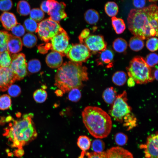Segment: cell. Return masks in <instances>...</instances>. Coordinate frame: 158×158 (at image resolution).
<instances>
[{
	"label": "cell",
	"instance_id": "cell-46",
	"mask_svg": "<svg viewBox=\"0 0 158 158\" xmlns=\"http://www.w3.org/2000/svg\"><path fill=\"white\" fill-rule=\"evenodd\" d=\"M85 155L87 156V158H108L107 153L104 152H86Z\"/></svg>",
	"mask_w": 158,
	"mask_h": 158
},
{
	"label": "cell",
	"instance_id": "cell-20",
	"mask_svg": "<svg viewBox=\"0 0 158 158\" xmlns=\"http://www.w3.org/2000/svg\"><path fill=\"white\" fill-rule=\"evenodd\" d=\"M77 145L82 151L80 156L84 157L86 151L90 149L91 146L90 140L86 135H80L78 139Z\"/></svg>",
	"mask_w": 158,
	"mask_h": 158
},
{
	"label": "cell",
	"instance_id": "cell-53",
	"mask_svg": "<svg viewBox=\"0 0 158 158\" xmlns=\"http://www.w3.org/2000/svg\"><path fill=\"white\" fill-rule=\"evenodd\" d=\"M5 123V118L1 117L0 118V125H3Z\"/></svg>",
	"mask_w": 158,
	"mask_h": 158
},
{
	"label": "cell",
	"instance_id": "cell-6",
	"mask_svg": "<svg viewBox=\"0 0 158 158\" xmlns=\"http://www.w3.org/2000/svg\"><path fill=\"white\" fill-rule=\"evenodd\" d=\"M127 93L124 91L117 97L109 112V115L116 121L123 122L124 117L131 113L132 109L127 102Z\"/></svg>",
	"mask_w": 158,
	"mask_h": 158
},
{
	"label": "cell",
	"instance_id": "cell-33",
	"mask_svg": "<svg viewBox=\"0 0 158 158\" xmlns=\"http://www.w3.org/2000/svg\"><path fill=\"white\" fill-rule=\"evenodd\" d=\"M47 94L44 89H39L35 91L33 94L34 100L38 103H42L46 100Z\"/></svg>",
	"mask_w": 158,
	"mask_h": 158
},
{
	"label": "cell",
	"instance_id": "cell-35",
	"mask_svg": "<svg viewBox=\"0 0 158 158\" xmlns=\"http://www.w3.org/2000/svg\"><path fill=\"white\" fill-rule=\"evenodd\" d=\"M30 18L37 22L42 20L44 17V12L38 8L32 9L30 10Z\"/></svg>",
	"mask_w": 158,
	"mask_h": 158
},
{
	"label": "cell",
	"instance_id": "cell-50",
	"mask_svg": "<svg viewBox=\"0 0 158 158\" xmlns=\"http://www.w3.org/2000/svg\"><path fill=\"white\" fill-rule=\"evenodd\" d=\"M127 83L128 87H132L135 85V82L132 78L129 77L127 80Z\"/></svg>",
	"mask_w": 158,
	"mask_h": 158
},
{
	"label": "cell",
	"instance_id": "cell-13",
	"mask_svg": "<svg viewBox=\"0 0 158 158\" xmlns=\"http://www.w3.org/2000/svg\"><path fill=\"white\" fill-rule=\"evenodd\" d=\"M16 80L15 75L9 67H0V91H6Z\"/></svg>",
	"mask_w": 158,
	"mask_h": 158
},
{
	"label": "cell",
	"instance_id": "cell-31",
	"mask_svg": "<svg viewBox=\"0 0 158 158\" xmlns=\"http://www.w3.org/2000/svg\"><path fill=\"white\" fill-rule=\"evenodd\" d=\"M41 63L38 59H34L30 60L27 64V70L31 73L39 72L41 68Z\"/></svg>",
	"mask_w": 158,
	"mask_h": 158
},
{
	"label": "cell",
	"instance_id": "cell-38",
	"mask_svg": "<svg viewBox=\"0 0 158 158\" xmlns=\"http://www.w3.org/2000/svg\"><path fill=\"white\" fill-rule=\"evenodd\" d=\"M68 92V98L70 101L77 102L80 99L81 97V93L79 89L73 88Z\"/></svg>",
	"mask_w": 158,
	"mask_h": 158
},
{
	"label": "cell",
	"instance_id": "cell-3",
	"mask_svg": "<svg viewBox=\"0 0 158 158\" xmlns=\"http://www.w3.org/2000/svg\"><path fill=\"white\" fill-rule=\"evenodd\" d=\"M87 70L82 63L66 62L58 68L55 75L54 85L63 93L73 88L79 89L83 86V82L88 80Z\"/></svg>",
	"mask_w": 158,
	"mask_h": 158
},
{
	"label": "cell",
	"instance_id": "cell-4",
	"mask_svg": "<svg viewBox=\"0 0 158 158\" xmlns=\"http://www.w3.org/2000/svg\"><path fill=\"white\" fill-rule=\"evenodd\" d=\"M83 122L90 133L98 139L107 137L112 127L110 115L101 108L88 106L82 112Z\"/></svg>",
	"mask_w": 158,
	"mask_h": 158
},
{
	"label": "cell",
	"instance_id": "cell-14",
	"mask_svg": "<svg viewBox=\"0 0 158 158\" xmlns=\"http://www.w3.org/2000/svg\"><path fill=\"white\" fill-rule=\"evenodd\" d=\"M66 6V5L64 2H59L56 0L50 8L48 13L50 16L49 18L58 23L66 18L67 15L65 11Z\"/></svg>",
	"mask_w": 158,
	"mask_h": 158
},
{
	"label": "cell",
	"instance_id": "cell-15",
	"mask_svg": "<svg viewBox=\"0 0 158 158\" xmlns=\"http://www.w3.org/2000/svg\"><path fill=\"white\" fill-rule=\"evenodd\" d=\"M62 56L59 53L52 51L47 55L45 60L46 63L51 68H58L62 64Z\"/></svg>",
	"mask_w": 158,
	"mask_h": 158
},
{
	"label": "cell",
	"instance_id": "cell-24",
	"mask_svg": "<svg viewBox=\"0 0 158 158\" xmlns=\"http://www.w3.org/2000/svg\"><path fill=\"white\" fill-rule=\"evenodd\" d=\"M112 26L116 33L118 34L122 33L126 29V27L123 20L120 18L114 16L111 18Z\"/></svg>",
	"mask_w": 158,
	"mask_h": 158
},
{
	"label": "cell",
	"instance_id": "cell-42",
	"mask_svg": "<svg viewBox=\"0 0 158 158\" xmlns=\"http://www.w3.org/2000/svg\"><path fill=\"white\" fill-rule=\"evenodd\" d=\"M128 140L127 136L123 133L119 132L115 136V140L116 144L119 146H123L127 142Z\"/></svg>",
	"mask_w": 158,
	"mask_h": 158
},
{
	"label": "cell",
	"instance_id": "cell-10",
	"mask_svg": "<svg viewBox=\"0 0 158 158\" xmlns=\"http://www.w3.org/2000/svg\"><path fill=\"white\" fill-rule=\"evenodd\" d=\"M90 51L83 44H78L72 45L66 54L71 61L82 63L86 61L90 56Z\"/></svg>",
	"mask_w": 158,
	"mask_h": 158
},
{
	"label": "cell",
	"instance_id": "cell-1",
	"mask_svg": "<svg viewBox=\"0 0 158 158\" xmlns=\"http://www.w3.org/2000/svg\"><path fill=\"white\" fill-rule=\"evenodd\" d=\"M158 13V7L155 4L131 9L127 18L129 30L135 36L142 40L157 36Z\"/></svg>",
	"mask_w": 158,
	"mask_h": 158
},
{
	"label": "cell",
	"instance_id": "cell-41",
	"mask_svg": "<svg viewBox=\"0 0 158 158\" xmlns=\"http://www.w3.org/2000/svg\"><path fill=\"white\" fill-rule=\"evenodd\" d=\"M158 58V55L157 54L151 53L147 56L145 60L150 67H152L157 64Z\"/></svg>",
	"mask_w": 158,
	"mask_h": 158
},
{
	"label": "cell",
	"instance_id": "cell-40",
	"mask_svg": "<svg viewBox=\"0 0 158 158\" xmlns=\"http://www.w3.org/2000/svg\"><path fill=\"white\" fill-rule=\"evenodd\" d=\"M158 39L152 37L148 39L146 42V47L150 51L154 52L157 51L158 47Z\"/></svg>",
	"mask_w": 158,
	"mask_h": 158
},
{
	"label": "cell",
	"instance_id": "cell-49",
	"mask_svg": "<svg viewBox=\"0 0 158 158\" xmlns=\"http://www.w3.org/2000/svg\"><path fill=\"white\" fill-rule=\"evenodd\" d=\"M46 1H44L41 3L40 6V9L43 12L48 13L49 12V9L46 5Z\"/></svg>",
	"mask_w": 158,
	"mask_h": 158
},
{
	"label": "cell",
	"instance_id": "cell-17",
	"mask_svg": "<svg viewBox=\"0 0 158 158\" xmlns=\"http://www.w3.org/2000/svg\"><path fill=\"white\" fill-rule=\"evenodd\" d=\"M108 158H134L132 153L119 147H113L106 152Z\"/></svg>",
	"mask_w": 158,
	"mask_h": 158
},
{
	"label": "cell",
	"instance_id": "cell-39",
	"mask_svg": "<svg viewBox=\"0 0 158 158\" xmlns=\"http://www.w3.org/2000/svg\"><path fill=\"white\" fill-rule=\"evenodd\" d=\"M91 146L94 152H103L105 148V144L102 140L98 139L93 140Z\"/></svg>",
	"mask_w": 158,
	"mask_h": 158
},
{
	"label": "cell",
	"instance_id": "cell-21",
	"mask_svg": "<svg viewBox=\"0 0 158 158\" xmlns=\"http://www.w3.org/2000/svg\"><path fill=\"white\" fill-rule=\"evenodd\" d=\"M117 92L112 87L106 88L103 92L102 97L104 102L108 104H112L117 97Z\"/></svg>",
	"mask_w": 158,
	"mask_h": 158
},
{
	"label": "cell",
	"instance_id": "cell-47",
	"mask_svg": "<svg viewBox=\"0 0 158 158\" xmlns=\"http://www.w3.org/2000/svg\"><path fill=\"white\" fill-rule=\"evenodd\" d=\"M90 34V31L88 29L86 28L82 30L78 37L80 43H84V40Z\"/></svg>",
	"mask_w": 158,
	"mask_h": 158
},
{
	"label": "cell",
	"instance_id": "cell-52",
	"mask_svg": "<svg viewBox=\"0 0 158 158\" xmlns=\"http://www.w3.org/2000/svg\"><path fill=\"white\" fill-rule=\"evenodd\" d=\"M153 77L154 79H156L157 80H158V68H157L154 71L153 74H152Z\"/></svg>",
	"mask_w": 158,
	"mask_h": 158
},
{
	"label": "cell",
	"instance_id": "cell-16",
	"mask_svg": "<svg viewBox=\"0 0 158 158\" xmlns=\"http://www.w3.org/2000/svg\"><path fill=\"white\" fill-rule=\"evenodd\" d=\"M98 58L97 60V62L99 65H106L107 67L109 68L113 66L114 54L113 51L109 49L99 52Z\"/></svg>",
	"mask_w": 158,
	"mask_h": 158
},
{
	"label": "cell",
	"instance_id": "cell-23",
	"mask_svg": "<svg viewBox=\"0 0 158 158\" xmlns=\"http://www.w3.org/2000/svg\"><path fill=\"white\" fill-rule=\"evenodd\" d=\"M113 82L115 85L118 86L123 85L127 80L126 73L123 71H118L113 75L112 78Z\"/></svg>",
	"mask_w": 158,
	"mask_h": 158
},
{
	"label": "cell",
	"instance_id": "cell-32",
	"mask_svg": "<svg viewBox=\"0 0 158 158\" xmlns=\"http://www.w3.org/2000/svg\"><path fill=\"white\" fill-rule=\"evenodd\" d=\"M11 61V56L8 50L0 53V67H9Z\"/></svg>",
	"mask_w": 158,
	"mask_h": 158
},
{
	"label": "cell",
	"instance_id": "cell-27",
	"mask_svg": "<svg viewBox=\"0 0 158 158\" xmlns=\"http://www.w3.org/2000/svg\"><path fill=\"white\" fill-rule=\"evenodd\" d=\"M37 41V38L36 35L29 32L24 36L22 42L24 46L28 48H31L36 45Z\"/></svg>",
	"mask_w": 158,
	"mask_h": 158
},
{
	"label": "cell",
	"instance_id": "cell-48",
	"mask_svg": "<svg viewBox=\"0 0 158 158\" xmlns=\"http://www.w3.org/2000/svg\"><path fill=\"white\" fill-rule=\"evenodd\" d=\"M134 6L138 9L144 8L146 4V0H133Z\"/></svg>",
	"mask_w": 158,
	"mask_h": 158
},
{
	"label": "cell",
	"instance_id": "cell-26",
	"mask_svg": "<svg viewBox=\"0 0 158 158\" xmlns=\"http://www.w3.org/2000/svg\"><path fill=\"white\" fill-rule=\"evenodd\" d=\"M31 10L29 3L26 1L22 0L18 2L17 5V11L20 15L25 16L28 15Z\"/></svg>",
	"mask_w": 158,
	"mask_h": 158
},
{
	"label": "cell",
	"instance_id": "cell-51",
	"mask_svg": "<svg viewBox=\"0 0 158 158\" xmlns=\"http://www.w3.org/2000/svg\"><path fill=\"white\" fill-rule=\"evenodd\" d=\"M15 153L16 156L20 157L23 155L24 154V152L22 149H18L16 151Z\"/></svg>",
	"mask_w": 158,
	"mask_h": 158
},
{
	"label": "cell",
	"instance_id": "cell-19",
	"mask_svg": "<svg viewBox=\"0 0 158 158\" xmlns=\"http://www.w3.org/2000/svg\"><path fill=\"white\" fill-rule=\"evenodd\" d=\"M23 43L20 37L11 35L7 42V50L10 53L16 54L22 49Z\"/></svg>",
	"mask_w": 158,
	"mask_h": 158
},
{
	"label": "cell",
	"instance_id": "cell-34",
	"mask_svg": "<svg viewBox=\"0 0 158 158\" xmlns=\"http://www.w3.org/2000/svg\"><path fill=\"white\" fill-rule=\"evenodd\" d=\"M25 29L30 33L36 32L38 26V24L36 21L30 18L25 20L24 23Z\"/></svg>",
	"mask_w": 158,
	"mask_h": 158
},
{
	"label": "cell",
	"instance_id": "cell-30",
	"mask_svg": "<svg viewBox=\"0 0 158 158\" xmlns=\"http://www.w3.org/2000/svg\"><path fill=\"white\" fill-rule=\"evenodd\" d=\"M11 35L7 31L0 30V53L7 50V42Z\"/></svg>",
	"mask_w": 158,
	"mask_h": 158
},
{
	"label": "cell",
	"instance_id": "cell-25",
	"mask_svg": "<svg viewBox=\"0 0 158 158\" xmlns=\"http://www.w3.org/2000/svg\"><path fill=\"white\" fill-rule=\"evenodd\" d=\"M144 45V42L143 40L137 37H132L129 40V47L133 51H138L141 50Z\"/></svg>",
	"mask_w": 158,
	"mask_h": 158
},
{
	"label": "cell",
	"instance_id": "cell-8",
	"mask_svg": "<svg viewBox=\"0 0 158 158\" xmlns=\"http://www.w3.org/2000/svg\"><path fill=\"white\" fill-rule=\"evenodd\" d=\"M50 40V49L59 53L62 56L66 55L72 45L69 44V37L63 28Z\"/></svg>",
	"mask_w": 158,
	"mask_h": 158
},
{
	"label": "cell",
	"instance_id": "cell-18",
	"mask_svg": "<svg viewBox=\"0 0 158 158\" xmlns=\"http://www.w3.org/2000/svg\"><path fill=\"white\" fill-rule=\"evenodd\" d=\"M0 21L4 27L10 30L18 23L15 15L12 13L4 12L0 16Z\"/></svg>",
	"mask_w": 158,
	"mask_h": 158
},
{
	"label": "cell",
	"instance_id": "cell-43",
	"mask_svg": "<svg viewBox=\"0 0 158 158\" xmlns=\"http://www.w3.org/2000/svg\"><path fill=\"white\" fill-rule=\"evenodd\" d=\"M11 30L15 36L18 37L23 36L25 32V29L24 27L18 23L12 28Z\"/></svg>",
	"mask_w": 158,
	"mask_h": 158
},
{
	"label": "cell",
	"instance_id": "cell-45",
	"mask_svg": "<svg viewBox=\"0 0 158 158\" xmlns=\"http://www.w3.org/2000/svg\"><path fill=\"white\" fill-rule=\"evenodd\" d=\"M13 5L11 0H0V10L6 12L11 10Z\"/></svg>",
	"mask_w": 158,
	"mask_h": 158
},
{
	"label": "cell",
	"instance_id": "cell-37",
	"mask_svg": "<svg viewBox=\"0 0 158 158\" xmlns=\"http://www.w3.org/2000/svg\"><path fill=\"white\" fill-rule=\"evenodd\" d=\"M11 101L9 95L4 94L0 97V109L5 110L11 106Z\"/></svg>",
	"mask_w": 158,
	"mask_h": 158
},
{
	"label": "cell",
	"instance_id": "cell-44",
	"mask_svg": "<svg viewBox=\"0 0 158 158\" xmlns=\"http://www.w3.org/2000/svg\"><path fill=\"white\" fill-rule=\"evenodd\" d=\"M8 93L11 96L16 97L19 95L21 92L20 87L16 85H12L8 88Z\"/></svg>",
	"mask_w": 158,
	"mask_h": 158
},
{
	"label": "cell",
	"instance_id": "cell-29",
	"mask_svg": "<svg viewBox=\"0 0 158 158\" xmlns=\"http://www.w3.org/2000/svg\"><path fill=\"white\" fill-rule=\"evenodd\" d=\"M104 10L109 17H113L117 15L118 12V7L117 4L113 1H109L105 5Z\"/></svg>",
	"mask_w": 158,
	"mask_h": 158
},
{
	"label": "cell",
	"instance_id": "cell-22",
	"mask_svg": "<svg viewBox=\"0 0 158 158\" xmlns=\"http://www.w3.org/2000/svg\"><path fill=\"white\" fill-rule=\"evenodd\" d=\"M84 18L87 23L93 25L98 21L99 15L98 12L96 10L93 9H89L85 13Z\"/></svg>",
	"mask_w": 158,
	"mask_h": 158
},
{
	"label": "cell",
	"instance_id": "cell-36",
	"mask_svg": "<svg viewBox=\"0 0 158 158\" xmlns=\"http://www.w3.org/2000/svg\"><path fill=\"white\" fill-rule=\"evenodd\" d=\"M136 118L133 115L130 113L125 116L123 120L124 122V125L128 128V129H130L136 125Z\"/></svg>",
	"mask_w": 158,
	"mask_h": 158
},
{
	"label": "cell",
	"instance_id": "cell-2",
	"mask_svg": "<svg viewBox=\"0 0 158 158\" xmlns=\"http://www.w3.org/2000/svg\"><path fill=\"white\" fill-rule=\"evenodd\" d=\"M18 118L15 120L11 116L5 118L8 126L4 129L3 135L11 143V146L22 149V147L35 139L37 133L32 118V113L25 114L21 117L20 113L16 114Z\"/></svg>",
	"mask_w": 158,
	"mask_h": 158
},
{
	"label": "cell",
	"instance_id": "cell-11",
	"mask_svg": "<svg viewBox=\"0 0 158 158\" xmlns=\"http://www.w3.org/2000/svg\"><path fill=\"white\" fill-rule=\"evenodd\" d=\"M84 43L90 51L94 52L99 53L107 49V43L100 35H89Z\"/></svg>",
	"mask_w": 158,
	"mask_h": 158
},
{
	"label": "cell",
	"instance_id": "cell-12",
	"mask_svg": "<svg viewBox=\"0 0 158 158\" xmlns=\"http://www.w3.org/2000/svg\"><path fill=\"white\" fill-rule=\"evenodd\" d=\"M140 147L144 149L146 158H158L157 133L149 135L145 144L141 145Z\"/></svg>",
	"mask_w": 158,
	"mask_h": 158
},
{
	"label": "cell",
	"instance_id": "cell-9",
	"mask_svg": "<svg viewBox=\"0 0 158 158\" xmlns=\"http://www.w3.org/2000/svg\"><path fill=\"white\" fill-rule=\"evenodd\" d=\"M11 61L9 66L16 80L23 79L27 74V63L25 57L23 53L13 54L11 56Z\"/></svg>",
	"mask_w": 158,
	"mask_h": 158
},
{
	"label": "cell",
	"instance_id": "cell-7",
	"mask_svg": "<svg viewBox=\"0 0 158 158\" xmlns=\"http://www.w3.org/2000/svg\"><path fill=\"white\" fill-rule=\"evenodd\" d=\"M62 28L59 23L49 18L42 20L38 24L36 32L37 33L41 40L48 42Z\"/></svg>",
	"mask_w": 158,
	"mask_h": 158
},
{
	"label": "cell",
	"instance_id": "cell-28",
	"mask_svg": "<svg viewBox=\"0 0 158 158\" xmlns=\"http://www.w3.org/2000/svg\"><path fill=\"white\" fill-rule=\"evenodd\" d=\"M128 44L126 41L121 38L116 39L113 43L114 49L118 53H122L127 49Z\"/></svg>",
	"mask_w": 158,
	"mask_h": 158
},
{
	"label": "cell",
	"instance_id": "cell-54",
	"mask_svg": "<svg viewBox=\"0 0 158 158\" xmlns=\"http://www.w3.org/2000/svg\"><path fill=\"white\" fill-rule=\"evenodd\" d=\"M148 0L150 2H156L157 1V0Z\"/></svg>",
	"mask_w": 158,
	"mask_h": 158
},
{
	"label": "cell",
	"instance_id": "cell-5",
	"mask_svg": "<svg viewBox=\"0 0 158 158\" xmlns=\"http://www.w3.org/2000/svg\"><path fill=\"white\" fill-rule=\"evenodd\" d=\"M126 69L128 76L137 84H146L154 80L150 68L141 56L134 58Z\"/></svg>",
	"mask_w": 158,
	"mask_h": 158
}]
</instances>
